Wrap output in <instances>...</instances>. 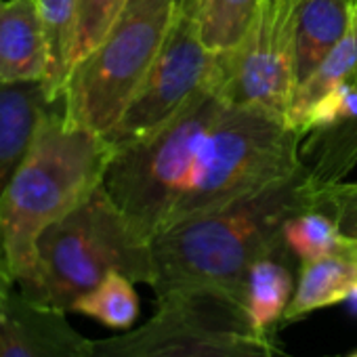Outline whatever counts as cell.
I'll return each instance as SVG.
<instances>
[{"label":"cell","instance_id":"2","mask_svg":"<svg viewBox=\"0 0 357 357\" xmlns=\"http://www.w3.org/2000/svg\"><path fill=\"white\" fill-rule=\"evenodd\" d=\"M114 145L66 118L61 101L38 122L0 204V275L22 292L36 271L40 234L101 185Z\"/></svg>","mask_w":357,"mask_h":357},{"label":"cell","instance_id":"15","mask_svg":"<svg viewBox=\"0 0 357 357\" xmlns=\"http://www.w3.org/2000/svg\"><path fill=\"white\" fill-rule=\"evenodd\" d=\"M290 250L257 261L246 275L244 309L250 324L261 334H273L294 294L296 282L288 263Z\"/></svg>","mask_w":357,"mask_h":357},{"label":"cell","instance_id":"19","mask_svg":"<svg viewBox=\"0 0 357 357\" xmlns=\"http://www.w3.org/2000/svg\"><path fill=\"white\" fill-rule=\"evenodd\" d=\"M301 158L321 188L344 181L357 166V120L307 135Z\"/></svg>","mask_w":357,"mask_h":357},{"label":"cell","instance_id":"13","mask_svg":"<svg viewBox=\"0 0 357 357\" xmlns=\"http://www.w3.org/2000/svg\"><path fill=\"white\" fill-rule=\"evenodd\" d=\"M355 282H357V240L347 236L344 244L338 250L301 263L296 288L286 307L282 321H296L317 309L344 303Z\"/></svg>","mask_w":357,"mask_h":357},{"label":"cell","instance_id":"4","mask_svg":"<svg viewBox=\"0 0 357 357\" xmlns=\"http://www.w3.org/2000/svg\"><path fill=\"white\" fill-rule=\"evenodd\" d=\"M301 141L284 118L225 105L198 149L168 227L284 181L305 164Z\"/></svg>","mask_w":357,"mask_h":357},{"label":"cell","instance_id":"8","mask_svg":"<svg viewBox=\"0 0 357 357\" xmlns=\"http://www.w3.org/2000/svg\"><path fill=\"white\" fill-rule=\"evenodd\" d=\"M294 13L296 0H265L248 34L215 53L208 86L227 105L286 120L296 91Z\"/></svg>","mask_w":357,"mask_h":357},{"label":"cell","instance_id":"18","mask_svg":"<svg viewBox=\"0 0 357 357\" xmlns=\"http://www.w3.org/2000/svg\"><path fill=\"white\" fill-rule=\"evenodd\" d=\"M36 7L49 45V74L45 80V89L49 99L57 103L61 101L72 68L78 0H36Z\"/></svg>","mask_w":357,"mask_h":357},{"label":"cell","instance_id":"23","mask_svg":"<svg viewBox=\"0 0 357 357\" xmlns=\"http://www.w3.org/2000/svg\"><path fill=\"white\" fill-rule=\"evenodd\" d=\"M321 211L330 213L338 229L357 240V183H334L321 192Z\"/></svg>","mask_w":357,"mask_h":357},{"label":"cell","instance_id":"6","mask_svg":"<svg viewBox=\"0 0 357 357\" xmlns=\"http://www.w3.org/2000/svg\"><path fill=\"white\" fill-rule=\"evenodd\" d=\"M176 0H128L103 40L70 72L61 109L66 118L107 137L151 70Z\"/></svg>","mask_w":357,"mask_h":357},{"label":"cell","instance_id":"22","mask_svg":"<svg viewBox=\"0 0 357 357\" xmlns=\"http://www.w3.org/2000/svg\"><path fill=\"white\" fill-rule=\"evenodd\" d=\"M126 3L128 0H78L72 68L103 40V36L109 32Z\"/></svg>","mask_w":357,"mask_h":357},{"label":"cell","instance_id":"21","mask_svg":"<svg viewBox=\"0 0 357 357\" xmlns=\"http://www.w3.org/2000/svg\"><path fill=\"white\" fill-rule=\"evenodd\" d=\"M344 240L347 236L338 229L334 217L321 208L305 211L292 217L284 227V244L301 263L338 250Z\"/></svg>","mask_w":357,"mask_h":357},{"label":"cell","instance_id":"7","mask_svg":"<svg viewBox=\"0 0 357 357\" xmlns=\"http://www.w3.org/2000/svg\"><path fill=\"white\" fill-rule=\"evenodd\" d=\"M155 313L137 330L93 340L91 357H275L273 334H261L244 305L213 290L155 298Z\"/></svg>","mask_w":357,"mask_h":357},{"label":"cell","instance_id":"24","mask_svg":"<svg viewBox=\"0 0 357 357\" xmlns=\"http://www.w3.org/2000/svg\"><path fill=\"white\" fill-rule=\"evenodd\" d=\"M344 305L349 307V311H353L357 315V282L353 284V288L349 290L347 298H344Z\"/></svg>","mask_w":357,"mask_h":357},{"label":"cell","instance_id":"1","mask_svg":"<svg viewBox=\"0 0 357 357\" xmlns=\"http://www.w3.org/2000/svg\"><path fill=\"white\" fill-rule=\"evenodd\" d=\"M321 192L303 164L267 190L170 225L149 244L155 298L213 290L244 305L248 269L265 257L288 250L286 223L305 211L321 208Z\"/></svg>","mask_w":357,"mask_h":357},{"label":"cell","instance_id":"5","mask_svg":"<svg viewBox=\"0 0 357 357\" xmlns=\"http://www.w3.org/2000/svg\"><path fill=\"white\" fill-rule=\"evenodd\" d=\"M225 105L208 86L166 124L114 149L101 185L147 244L168 227L198 149Z\"/></svg>","mask_w":357,"mask_h":357},{"label":"cell","instance_id":"16","mask_svg":"<svg viewBox=\"0 0 357 357\" xmlns=\"http://www.w3.org/2000/svg\"><path fill=\"white\" fill-rule=\"evenodd\" d=\"M357 82V9L344 38L328 53V57L296 86L286 122L303 135V124L311 107L328 93ZM305 137V135H303Z\"/></svg>","mask_w":357,"mask_h":357},{"label":"cell","instance_id":"17","mask_svg":"<svg viewBox=\"0 0 357 357\" xmlns=\"http://www.w3.org/2000/svg\"><path fill=\"white\" fill-rule=\"evenodd\" d=\"M211 53L234 49L255 24L265 0H183Z\"/></svg>","mask_w":357,"mask_h":357},{"label":"cell","instance_id":"9","mask_svg":"<svg viewBox=\"0 0 357 357\" xmlns=\"http://www.w3.org/2000/svg\"><path fill=\"white\" fill-rule=\"evenodd\" d=\"M211 53L183 0H176L166 40L126 112L105 137L114 149L126 145L174 118L211 84Z\"/></svg>","mask_w":357,"mask_h":357},{"label":"cell","instance_id":"11","mask_svg":"<svg viewBox=\"0 0 357 357\" xmlns=\"http://www.w3.org/2000/svg\"><path fill=\"white\" fill-rule=\"evenodd\" d=\"M49 45L36 0H0V84L45 82Z\"/></svg>","mask_w":357,"mask_h":357},{"label":"cell","instance_id":"25","mask_svg":"<svg viewBox=\"0 0 357 357\" xmlns=\"http://www.w3.org/2000/svg\"><path fill=\"white\" fill-rule=\"evenodd\" d=\"M349 357H357V353H353V355H349Z\"/></svg>","mask_w":357,"mask_h":357},{"label":"cell","instance_id":"12","mask_svg":"<svg viewBox=\"0 0 357 357\" xmlns=\"http://www.w3.org/2000/svg\"><path fill=\"white\" fill-rule=\"evenodd\" d=\"M51 105L45 82L0 84V204Z\"/></svg>","mask_w":357,"mask_h":357},{"label":"cell","instance_id":"10","mask_svg":"<svg viewBox=\"0 0 357 357\" xmlns=\"http://www.w3.org/2000/svg\"><path fill=\"white\" fill-rule=\"evenodd\" d=\"M66 313L28 298L0 275V357H91L93 340Z\"/></svg>","mask_w":357,"mask_h":357},{"label":"cell","instance_id":"14","mask_svg":"<svg viewBox=\"0 0 357 357\" xmlns=\"http://www.w3.org/2000/svg\"><path fill=\"white\" fill-rule=\"evenodd\" d=\"M355 0H296L294 13V70L296 86L344 38Z\"/></svg>","mask_w":357,"mask_h":357},{"label":"cell","instance_id":"26","mask_svg":"<svg viewBox=\"0 0 357 357\" xmlns=\"http://www.w3.org/2000/svg\"><path fill=\"white\" fill-rule=\"evenodd\" d=\"M355 3H357V0H355Z\"/></svg>","mask_w":357,"mask_h":357},{"label":"cell","instance_id":"20","mask_svg":"<svg viewBox=\"0 0 357 357\" xmlns=\"http://www.w3.org/2000/svg\"><path fill=\"white\" fill-rule=\"evenodd\" d=\"M135 282L122 273H109L95 288L74 301V313L97 319L112 330H128L139 317V296Z\"/></svg>","mask_w":357,"mask_h":357},{"label":"cell","instance_id":"3","mask_svg":"<svg viewBox=\"0 0 357 357\" xmlns=\"http://www.w3.org/2000/svg\"><path fill=\"white\" fill-rule=\"evenodd\" d=\"M109 273L151 286V246L116 208L103 185L74 211L49 225L36 244V271L24 294L36 303L70 311L74 301Z\"/></svg>","mask_w":357,"mask_h":357}]
</instances>
